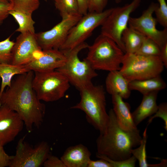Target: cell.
Listing matches in <instances>:
<instances>
[{
	"label": "cell",
	"instance_id": "obj_1",
	"mask_svg": "<svg viewBox=\"0 0 167 167\" xmlns=\"http://www.w3.org/2000/svg\"><path fill=\"white\" fill-rule=\"evenodd\" d=\"M33 71L18 75L0 96V105H3L15 112L30 133L34 125L39 128L43 121L45 105L40 101L32 85Z\"/></svg>",
	"mask_w": 167,
	"mask_h": 167
},
{
	"label": "cell",
	"instance_id": "obj_2",
	"mask_svg": "<svg viewBox=\"0 0 167 167\" xmlns=\"http://www.w3.org/2000/svg\"><path fill=\"white\" fill-rule=\"evenodd\" d=\"M105 131L96 140V153L115 161L126 159L132 155L131 150L140 144L139 131L124 130L119 125L113 109L109 111Z\"/></svg>",
	"mask_w": 167,
	"mask_h": 167
},
{
	"label": "cell",
	"instance_id": "obj_3",
	"mask_svg": "<svg viewBox=\"0 0 167 167\" xmlns=\"http://www.w3.org/2000/svg\"><path fill=\"white\" fill-rule=\"evenodd\" d=\"M79 102L71 107L84 112L87 121L96 129L103 133L109 118L106 110L105 92L102 86L94 85L92 83L79 90Z\"/></svg>",
	"mask_w": 167,
	"mask_h": 167
},
{
	"label": "cell",
	"instance_id": "obj_4",
	"mask_svg": "<svg viewBox=\"0 0 167 167\" xmlns=\"http://www.w3.org/2000/svg\"><path fill=\"white\" fill-rule=\"evenodd\" d=\"M87 48L85 59L95 70L109 72L120 70L125 53L109 38L101 34Z\"/></svg>",
	"mask_w": 167,
	"mask_h": 167
},
{
	"label": "cell",
	"instance_id": "obj_5",
	"mask_svg": "<svg viewBox=\"0 0 167 167\" xmlns=\"http://www.w3.org/2000/svg\"><path fill=\"white\" fill-rule=\"evenodd\" d=\"M88 45L85 42L72 49L61 50L65 55L66 61L63 65L56 70L79 90L92 84V79L98 75L87 60L84 58L81 61L78 57L80 52L87 48Z\"/></svg>",
	"mask_w": 167,
	"mask_h": 167
},
{
	"label": "cell",
	"instance_id": "obj_6",
	"mask_svg": "<svg viewBox=\"0 0 167 167\" xmlns=\"http://www.w3.org/2000/svg\"><path fill=\"white\" fill-rule=\"evenodd\" d=\"M120 71L129 81L160 76L164 66L159 56L125 53Z\"/></svg>",
	"mask_w": 167,
	"mask_h": 167
},
{
	"label": "cell",
	"instance_id": "obj_7",
	"mask_svg": "<svg viewBox=\"0 0 167 167\" xmlns=\"http://www.w3.org/2000/svg\"><path fill=\"white\" fill-rule=\"evenodd\" d=\"M34 72L32 87L40 101H57L64 96L70 87L67 78L56 70Z\"/></svg>",
	"mask_w": 167,
	"mask_h": 167
},
{
	"label": "cell",
	"instance_id": "obj_8",
	"mask_svg": "<svg viewBox=\"0 0 167 167\" xmlns=\"http://www.w3.org/2000/svg\"><path fill=\"white\" fill-rule=\"evenodd\" d=\"M141 0H133L122 7L113 8L101 25V34L113 40L125 53L122 34L127 28L130 15L139 6Z\"/></svg>",
	"mask_w": 167,
	"mask_h": 167
},
{
	"label": "cell",
	"instance_id": "obj_9",
	"mask_svg": "<svg viewBox=\"0 0 167 167\" xmlns=\"http://www.w3.org/2000/svg\"><path fill=\"white\" fill-rule=\"evenodd\" d=\"M111 8L101 12H88L71 28L64 43L59 49L61 51L72 49L85 42L97 27L101 26L112 11Z\"/></svg>",
	"mask_w": 167,
	"mask_h": 167
},
{
	"label": "cell",
	"instance_id": "obj_10",
	"mask_svg": "<svg viewBox=\"0 0 167 167\" xmlns=\"http://www.w3.org/2000/svg\"><path fill=\"white\" fill-rule=\"evenodd\" d=\"M9 167H40L50 155V147L45 141L33 147L21 138L16 147Z\"/></svg>",
	"mask_w": 167,
	"mask_h": 167
},
{
	"label": "cell",
	"instance_id": "obj_11",
	"mask_svg": "<svg viewBox=\"0 0 167 167\" xmlns=\"http://www.w3.org/2000/svg\"><path fill=\"white\" fill-rule=\"evenodd\" d=\"M158 4L152 2L138 18L130 17L129 27L154 41L161 49L167 43V28L159 30L156 28L157 20L153 14Z\"/></svg>",
	"mask_w": 167,
	"mask_h": 167
},
{
	"label": "cell",
	"instance_id": "obj_12",
	"mask_svg": "<svg viewBox=\"0 0 167 167\" xmlns=\"http://www.w3.org/2000/svg\"><path fill=\"white\" fill-rule=\"evenodd\" d=\"M82 15L80 14L62 19L50 29L36 33L38 43L42 50L59 49L71 28Z\"/></svg>",
	"mask_w": 167,
	"mask_h": 167
},
{
	"label": "cell",
	"instance_id": "obj_13",
	"mask_svg": "<svg viewBox=\"0 0 167 167\" xmlns=\"http://www.w3.org/2000/svg\"><path fill=\"white\" fill-rule=\"evenodd\" d=\"M42 50L38 43L35 33H20L16 38L12 48L11 63L25 65L37 56Z\"/></svg>",
	"mask_w": 167,
	"mask_h": 167
},
{
	"label": "cell",
	"instance_id": "obj_14",
	"mask_svg": "<svg viewBox=\"0 0 167 167\" xmlns=\"http://www.w3.org/2000/svg\"><path fill=\"white\" fill-rule=\"evenodd\" d=\"M24 124L15 112L0 105V145L4 146L14 140L22 130Z\"/></svg>",
	"mask_w": 167,
	"mask_h": 167
},
{
	"label": "cell",
	"instance_id": "obj_15",
	"mask_svg": "<svg viewBox=\"0 0 167 167\" xmlns=\"http://www.w3.org/2000/svg\"><path fill=\"white\" fill-rule=\"evenodd\" d=\"M66 60L65 54L59 49L42 50L37 56L25 66L33 72L46 71L59 68L64 64Z\"/></svg>",
	"mask_w": 167,
	"mask_h": 167
},
{
	"label": "cell",
	"instance_id": "obj_16",
	"mask_svg": "<svg viewBox=\"0 0 167 167\" xmlns=\"http://www.w3.org/2000/svg\"><path fill=\"white\" fill-rule=\"evenodd\" d=\"M91 156L88 148L79 144L68 148L60 159L66 167H88Z\"/></svg>",
	"mask_w": 167,
	"mask_h": 167
},
{
	"label": "cell",
	"instance_id": "obj_17",
	"mask_svg": "<svg viewBox=\"0 0 167 167\" xmlns=\"http://www.w3.org/2000/svg\"><path fill=\"white\" fill-rule=\"evenodd\" d=\"M112 96L113 109L120 126L122 129L130 131L138 130L135 124L128 103L117 95Z\"/></svg>",
	"mask_w": 167,
	"mask_h": 167
},
{
	"label": "cell",
	"instance_id": "obj_18",
	"mask_svg": "<svg viewBox=\"0 0 167 167\" xmlns=\"http://www.w3.org/2000/svg\"><path fill=\"white\" fill-rule=\"evenodd\" d=\"M129 82L119 70L109 71L105 79L106 90L111 95H117L123 99H127L131 93Z\"/></svg>",
	"mask_w": 167,
	"mask_h": 167
},
{
	"label": "cell",
	"instance_id": "obj_19",
	"mask_svg": "<svg viewBox=\"0 0 167 167\" xmlns=\"http://www.w3.org/2000/svg\"><path fill=\"white\" fill-rule=\"evenodd\" d=\"M158 92V91H154L143 95L141 103L132 113L134 122L136 126L156 112L158 108L156 103Z\"/></svg>",
	"mask_w": 167,
	"mask_h": 167
},
{
	"label": "cell",
	"instance_id": "obj_20",
	"mask_svg": "<svg viewBox=\"0 0 167 167\" xmlns=\"http://www.w3.org/2000/svg\"><path fill=\"white\" fill-rule=\"evenodd\" d=\"M166 84L161 76L141 80L129 82V88L131 90L139 92L143 95L165 89Z\"/></svg>",
	"mask_w": 167,
	"mask_h": 167
},
{
	"label": "cell",
	"instance_id": "obj_21",
	"mask_svg": "<svg viewBox=\"0 0 167 167\" xmlns=\"http://www.w3.org/2000/svg\"><path fill=\"white\" fill-rule=\"evenodd\" d=\"M29 71L25 65H15L11 63H0V78L1 79L0 96L6 88L10 86L14 76L23 74Z\"/></svg>",
	"mask_w": 167,
	"mask_h": 167
},
{
	"label": "cell",
	"instance_id": "obj_22",
	"mask_svg": "<svg viewBox=\"0 0 167 167\" xmlns=\"http://www.w3.org/2000/svg\"><path fill=\"white\" fill-rule=\"evenodd\" d=\"M145 37L137 31L129 27H127L122 36L125 53H135L139 48Z\"/></svg>",
	"mask_w": 167,
	"mask_h": 167
},
{
	"label": "cell",
	"instance_id": "obj_23",
	"mask_svg": "<svg viewBox=\"0 0 167 167\" xmlns=\"http://www.w3.org/2000/svg\"><path fill=\"white\" fill-rule=\"evenodd\" d=\"M9 14L13 17L18 24L16 32L20 33H35L34 26L35 22L32 19V14L12 9L9 11Z\"/></svg>",
	"mask_w": 167,
	"mask_h": 167
},
{
	"label": "cell",
	"instance_id": "obj_24",
	"mask_svg": "<svg viewBox=\"0 0 167 167\" xmlns=\"http://www.w3.org/2000/svg\"><path fill=\"white\" fill-rule=\"evenodd\" d=\"M53 0L62 19L79 14L77 0Z\"/></svg>",
	"mask_w": 167,
	"mask_h": 167
},
{
	"label": "cell",
	"instance_id": "obj_25",
	"mask_svg": "<svg viewBox=\"0 0 167 167\" xmlns=\"http://www.w3.org/2000/svg\"><path fill=\"white\" fill-rule=\"evenodd\" d=\"M12 10L32 14L40 5L39 0H11Z\"/></svg>",
	"mask_w": 167,
	"mask_h": 167
},
{
	"label": "cell",
	"instance_id": "obj_26",
	"mask_svg": "<svg viewBox=\"0 0 167 167\" xmlns=\"http://www.w3.org/2000/svg\"><path fill=\"white\" fill-rule=\"evenodd\" d=\"M147 127L145 128L143 134L142 139L139 147L131 150L132 155L138 160L140 167H148L149 164L147 160L146 144L148 138Z\"/></svg>",
	"mask_w": 167,
	"mask_h": 167
},
{
	"label": "cell",
	"instance_id": "obj_27",
	"mask_svg": "<svg viewBox=\"0 0 167 167\" xmlns=\"http://www.w3.org/2000/svg\"><path fill=\"white\" fill-rule=\"evenodd\" d=\"M161 48L154 41L145 36L140 47L135 54L145 56H159Z\"/></svg>",
	"mask_w": 167,
	"mask_h": 167
},
{
	"label": "cell",
	"instance_id": "obj_28",
	"mask_svg": "<svg viewBox=\"0 0 167 167\" xmlns=\"http://www.w3.org/2000/svg\"><path fill=\"white\" fill-rule=\"evenodd\" d=\"M11 36L0 41V63H11L12 51L15 44Z\"/></svg>",
	"mask_w": 167,
	"mask_h": 167
},
{
	"label": "cell",
	"instance_id": "obj_29",
	"mask_svg": "<svg viewBox=\"0 0 167 167\" xmlns=\"http://www.w3.org/2000/svg\"><path fill=\"white\" fill-rule=\"evenodd\" d=\"M158 7L154 13L156 19L164 28H167V5L165 0H157Z\"/></svg>",
	"mask_w": 167,
	"mask_h": 167
},
{
	"label": "cell",
	"instance_id": "obj_30",
	"mask_svg": "<svg viewBox=\"0 0 167 167\" xmlns=\"http://www.w3.org/2000/svg\"><path fill=\"white\" fill-rule=\"evenodd\" d=\"M96 156L99 159H103L107 161L111 165V167H134L137 161L136 158L132 155L126 159L118 161L113 160L104 156L97 153Z\"/></svg>",
	"mask_w": 167,
	"mask_h": 167
},
{
	"label": "cell",
	"instance_id": "obj_31",
	"mask_svg": "<svg viewBox=\"0 0 167 167\" xmlns=\"http://www.w3.org/2000/svg\"><path fill=\"white\" fill-rule=\"evenodd\" d=\"M156 118H160L164 121V128L167 131V103L163 102L158 105L157 110L154 115L151 116L148 121V125L150 124L153 119Z\"/></svg>",
	"mask_w": 167,
	"mask_h": 167
},
{
	"label": "cell",
	"instance_id": "obj_32",
	"mask_svg": "<svg viewBox=\"0 0 167 167\" xmlns=\"http://www.w3.org/2000/svg\"><path fill=\"white\" fill-rule=\"evenodd\" d=\"M108 0H89L88 12H101L104 11Z\"/></svg>",
	"mask_w": 167,
	"mask_h": 167
},
{
	"label": "cell",
	"instance_id": "obj_33",
	"mask_svg": "<svg viewBox=\"0 0 167 167\" xmlns=\"http://www.w3.org/2000/svg\"><path fill=\"white\" fill-rule=\"evenodd\" d=\"M43 165L44 167H66L60 158L50 154L44 162Z\"/></svg>",
	"mask_w": 167,
	"mask_h": 167
},
{
	"label": "cell",
	"instance_id": "obj_34",
	"mask_svg": "<svg viewBox=\"0 0 167 167\" xmlns=\"http://www.w3.org/2000/svg\"><path fill=\"white\" fill-rule=\"evenodd\" d=\"M11 9L12 5L10 2H0V26L8 17L9 11Z\"/></svg>",
	"mask_w": 167,
	"mask_h": 167
},
{
	"label": "cell",
	"instance_id": "obj_35",
	"mask_svg": "<svg viewBox=\"0 0 167 167\" xmlns=\"http://www.w3.org/2000/svg\"><path fill=\"white\" fill-rule=\"evenodd\" d=\"M13 156L8 155L3 146L0 145V167H9Z\"/></svg>",
	"mask_w": 167,
	"mask_h": 167
},
{
	"label": "cell",
	"instance_id": "obj_36",
	"mask_svg": "<svg viewBox=\"0 0 167 167\" xmlns=\"http://www.w3.org/2000/svg\"><path fill=\"white\" fill-rule=\"evenodd\" d=\"M99 159L96 161L91 160L88 167H111V165L107 161L103 159Z\"/></svg>",
	"mask_w": 167,
	"mask_h": 167
},
{
	"label": "cell",
	"instance_id": "obj_37",
	"mask_svg": "<svg viewBox=\"0 0 167 167\" xmlns=\"http://www.w3.org/2000/svg\"><path fill=\"white\" fill-rule=\"evenodd\" d=\"M79 14L82 15L88 12L89 0H77Z\"/></svg>",
	"mask_w": 167,
	"mask_h": 167
},
{
	"label": "cell",
	"instance_id": "obj_38",
	"mask_svg": "<svg viewBox=\"0 0 167 167\" xmlns=\"http://www.w3.org/2000/svg\"><path fill=\"white\" fill-rule=\"evenodd\" d=\"M159 57L164 67H167V43L161 49Z\"/></svg>",
	"mask_w": 167,
	"mask_h": 167
},
{
	"label": "cell",
	"instance_id": "obj_39",
	"mask_svg": "<svg viewBox=\"0 0 167 167\" xmlns=\"http://www.w3.org/2000/svg\"><path fill=\"white\" fill-rule=\"evenodd\" d=\"M0 2L5 3L10 2L7 0H0Z\"/></svg>",
	"mask_w": 167,
	"mask_h": 167
},
{
	"label": "cell",
	"instance_id": "obj_40",
	"mask_svg": "<svg viewBox=\"0 0 167 167\" xmlns=\"http://www.w3.org/2000/svg\"><path fill=\"white\" fill-rule=\"evenodd\" d=\"M122 0H115V2L117 3H120Z\"/></svg>",
	"mask_w": 167,
	"mask_h": 167
},
{
	"label": "cell",
	"instance_id": "obj_41",
	"mask_svg": "<svg viewBox=\"0 0 167 167\" xmlns=\"http://www.w3.org/2000/svg\"><path fill=\"white\" fill-rule=\"evenodd\" d=\"M0 87H1V83H0Z\"/></svg>",
	"mask_w": 167,
	"mask_h": 167
},
{
	"label": "cell",
	"instance_id": "obj_42",
	"mask_svg": "<svg viewBox=\"0 0 167 167\" xmlns=\"http://www.w3.org/2000/svg\"><path fill=\"white\" fill-rule=\"evenodd\" d=\"M10 2H11V0H7Z\"/></svg>",
	"mask_w": 167,
	"mask_h": 167
},
{
	"label": "cell",
	"instance_id": "obj_43",
	"mask_svg": "<svg viewBox=\"0 0 167 167\" xmlns=\"http://www.w3.org/2000/svg\"><path fill=\"white\" fill-rule=\"evenodd\" d=\"M45 0V1H48V0Z\"/></svg>",
	"mask_w": 167,
	"mask_h": 167
}]
</instances>
